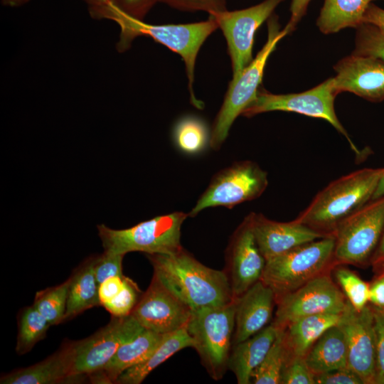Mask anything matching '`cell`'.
Masks as SVG:
<instances>
[{
  "instance_id": "7bdbcfd3",
  "label": "cell",
  "mask_w": 384,
  "mask_h": 384,
  "mask_svg": "<svg viewBox=\"0 0 384 384\" xmlns=\"http://www.w3.org/2000/svg\"><path fill=\"white\" fill-rule=\"evenodd\" d=\"M311 0H292L290 5V18L284 27V30L291 33L295 29L296 26L305 15Z\"/></svg>"
},
{
  "instance_id": "4fadbf2b",
  "label": "cell",
  "mask_w": 384,
  "mask_h": 384,
  "mask_svg": "<svg viewBox=\"0 0 384 384\" xmlns=\"http://www.w3.org/2000/svg\"><path fill=\"white\" fill-rule=\"evenodd\" d=\"M144 329L131 314L113 316L92 336L73 342V375L79 378L101 370L122 345Z\"/></svg>"
},
{
  "instance_id": "d4e9b609",
  "label": "cell",
  "mask_w": 384,
  "mask_h": 384,
  "mask_svg": "<svg viewBox=\"0 0 384 384\" xmlns=\"http://www.w3.org/2000/svg\"><path fill=\"white\" fill-rule=\"evenodd\" d=\"M193 340L186 326L165 334L160 343L144 361L124 371L114 383L140 384L153 370L172 355L183 348H193Z\"/></svg>"
},
{
  "instance_id": "5b68a950",
  "label": "cell",
  "mask_w": 384,
  "mask_h": 384,
  "mask_svg": "<svg viewBox=\"0 0 384 384\" xmlns=\"http://www.w3.org/2000/svg\"><path fill=\"white\" fill-rule=\"evenodd\" d=\"M267 26L268 36L265 44L238 78L231 80L229 83L210 130V147L213 149L220 148L235 120L255 99L268 58L275 50L278 42L288 34L284 29L280 30L276 15L268 18Z\"/></svg>"
},
{
  "instance_id": "2e32d148",
  "label": "cell",
  "mask_w": 384,
  "mask_h": 384,
  "mask_svg": "<svg viewBox=\"0 0 384 384\" xmlns=\"http://www.w3.org/2000/svg\"><path fill=\"white\" fill-rule=\"evenodd\" d=\"M192 310L153 275L131 315L144 329L165 334L186 325Z\"/></svg>"
},
{
  "instance_id": "7a4b0ae2",
  "label": "cell",
  "mask_w": 384,
  "mask_h": 384,
  "mask_svg": "<svg viewBox=\"0 0 384 384\" xmlns=\"http://www.w3.org/2000/svg\"><path fill=\"white\" fill-rule=\"evenodd\" d=\"M383 172L384 168H365L333 181L294 220L334 237L339 224L372 199Z\"/></svg>"
},
{
  "instance_id": "ac0fdd59",
  "label": "cell",
  "mask_w": 384,
  "mask_h": 384,
  "mask_svg": "<svg viewBox=\"0 0 384 384\" xmlns=\"http://www.w3.org/2000/svg\"><path fill=\"white\" fill-rule=\"evenodd\" d=\"M253 230L259 249L266 260L299 245L328 237L295 220L278 222L254 212Z\"/></svg>"
},
{
  "instance_id": "30bf717a",
  "label": "cell",
  "mask_w": 384,
  "mask_h": 384,
  "mask_svg": "<svg viewBox=\"0 0 384 384\" xmlns=\"http://www.w3.org/2000/svg\"><path fill=\"white\" fill-rule=\"evenodd\" d=\"M337 95L334 88L332 78L299 93L277 95L265 89H259L254 101L241 115L252 117L263 112L284 111L324 119L348 139L356 156H360L361 153L350 139L336 114L334 101Z\"/></svg>"
},
{
  "instance_id": "f1b7e54d",
  "label": "cell",
  "mask_w": 384,
  "mask_h": 384,
  "mask_svg": "<svg viewBox=\"0 0 384 384\" xmlns=\"http://www.w3.org/2000/svg\"><path fill=\"white\" fill-rule=\"evenodd\" d=\"M50 326V323L33 305L25 308L18 322L16 352L23 354L29 351L44 338Z\"/></svg>"
},
{
  "instance_id": "d6986e66",
  "label": "cell",
  "mask_w": 384,
  "mask_h": 384,
  "mask_svg": "<svg viewBox=\"0 0 384 384\" xmlns=\"http://www.w3.org/2000/svg\"><path fill=\"white\" fill-rule=\"evenodd\" d=\"M235 300L233 343L258 333L270 322L276 304L273 290L261 279Z\"/></svg>"
},
{
  "instance_id": "e575fe53",
  "label": "cell",
  "mask_w": 384,
  "mask_h": 384,
  "mask_svg": "<svg viewBox=\"0 0 384 384\" xmlns=\"http://www.w3.org/2000/svg\"><path fill=\"white\" fill-rule=\"evenodd\" d=\"M139 289L129 278L124 277V287L111 301L102 305L113 316H125L131 314L137 303Z\"/></svg>"
},
{
  "instance_id": "60d3db41",
  "label": "cell",
  "mask_w": 384,
  "mask_h": 384,
  "mask_svg": "<svg viewBox=\"0 0 384 384\" xmlns=\"http://www.w3.org/2000/svg\"><path fill=\"white\" fill-rule=\"evenodd\" d=\"M124 277H112L99 284L98 294L101 306L111 301L123 289Z\"/></svg>"
},
{
  "instance_id": "d6a6232c",
  "label": "cell",
  "mask_w": 384,
  "mask_h": 384,
  "mask_svg": "<svg viewBox=\"0 0 384 384\" xmlns=\"http://www.w3.org/2000/svg\"><path fill=\"white\" fill-rule=\"evenodd\" d=\"M157 2V0H109L107 6L95 12L91 17L97 20H109L112 16L120 15L143 21Z\"/></svg>"
},
{
  "instance_id": "7c38bea8",
  "label": "cell",
  "mask_w": 384,
  "mask_h": 384,
  "mask_svg": "<svg viewBox=\"0 0 384 384\" xmlns=\"http://www.w3.org/2000/svg\"><path fill=\"white\" fill-rule=\"evenodd\" d=\"M284 1L265 0L246 9L209 14L215 20L226 40L232 65V80L238 78L252 61V47L257 30Z\"/></svg>"
},
{
  "instance_id": "681fc988",
  "label": "cell",
  "mask_w": 384,
  "mask_h": 384,
  "mask_svg": "<svg viewBox=\"0 0 384 384\" xmlns=\"http://www.w3.org/2000/svg\"><path fill=\"white\" fill-rule=\"evenodd\" d=\"M373 268L374 272H375L376 274L384 272V262Z\"/></svg>"
},
{
  "instance_id": "277c9868",
  "label": "cell",
  "mask_w": 384,
  "mask_h": 384,
  "mask_svg": "<svg viewBox=\"0 0 384 384\" xmlns=\"http://www.w3.org/2000/svg\"><path fill=\"white\" fill-rule=\"evenodd\" d=\"M334 248V236L299 245L266 260L261 280L273 290L275 299L292 292L338 265Z\"/></svg>"
},
{
  "instance_id": "52a82bcc",
  "label": "cell",
  "mask_w": 384,
  "mask_h": 384,
  "mask_svg": "<svg viewBox=\"0 0 384 384\" xmlns=\"http://www.w3.org/2000/svg\"><path fill=\"white\" fill-rule=\"evenodd\" d=\"M235 315L234 299L223 306L192 311L186 325L203 365L216 380L223 375L228 367Z\"/></svg>"
},
{
  "instance_id": "7402d4cb",
  "label": "cell",
  "mask_w": 384,
  "mask_h": 384,
  "mask_svg": "<svg viewBox=\"0 0 384 384\" xmlns=\"http://www.w3.org/2000/svg\"><path fill=\"white\" fill-rule=\"evenodd\" d=\"M279 331V328L272 323L246 340L234 344L228 368L235 374L238 383H250L253 371L265 358Z\"/></svg>"
},
{
  "instance_id": "e0dca14e",
  "label": "cell",
  "mask_w": 384,
  "mask_h": 384,
  "mask_svg": "<svg viewBox=\"0 0 384 384\" xmlns=\"http://www.w3.org/2000/svg\"><path fill=\"white\" fill-rule=\"evenodd\" d=\"M332 78L337 94L352 92L370 102L384 100V61L352 53L340 60Z\"/></svg>"
},
{
  "instance_id": "ee69618b",
  "label": "cell",
  "mask_w": 384,
  "mask_h": 384,
  "mask_svg": "<svg viewBox=\"0 0 384 384\" xmlns=\"http://www.w3.org/2000/svg\"><path fill=\"white\" fill-rule=\"evenodd\" d=\"M363 21L376 26L384 33V9L370 3L364 14Z\"/></svg>"
},
{
  "instance_id": "cb8c5ba5",
  "label": "cell",
  "mask_w": 384,
  "mask_h": 384,
  "mask_svg": "<svg viewBox=\"0 0 384 384\" xmlns=\"http://www.w3.org/2000/svg\"><path fill=\"white\" fill-rule=\"evenodd\" d=\"M314 375L348 367L344 334L337 324L326 330L304 357Z\"/></svg>"
},
{
  "instance_id": "9c48e42d",
  "label": "cell",
  "mask_w": 384,
  "mask_h": 384,
  "mask_svg": "<svg viewBox=\"0 0 384 384\" xmlns=\"http://www.w3.org/2000/svg\"><path fill=\"white\" fill-rule=\"evenodd\" d=\"M268 186L267 173L257 163L245 160L218 171L188 213L194 217L212 207L232 209L259 198Z\"/></svg>"
},
{
  "instance_id": "484cf974",
  "label": "cell",
  "mask_w": 384,
  "mask_h": 384,
  "mask_svg": "<svg viewBox=\"0 0 384 384\" xmlns=\"http://www.w3.org/2000/svg\"><path fill=\"white\" fill-rule=\"evenodd\" d=\"M98 287L94 270V257H92L76 269L70 278L64 321L90 308L101 305Z\"/></svg>"
},
{
  "instance_id": "c3c4849f",
  "label": "cell",
  "mask_w": 384,
  "mask_h": 384,
  "mask_svg": "<svg viewBox=\"0 0 384 384\" xmlns=\"http://www.w3.org/2000/svg\"><path fill=\"white\" fill-rule=\"evenodd\" d=\"M383 196H384V172L379 181V183L373 196L372 199H375Z\"/></svg>"
},
{
  "instance_id": "1f68e13d",
  "label": "cell",
  "mask_w": 384,
  "mask_h": 384,
  "mask_svg": "<svg viewBox=\"0 0 384 384\" xmlns=\"http://www.w3.org/2000/svg\"><path fill=\"white\" fill-rule=\"evenodd\" d=\"M336 284L347 300L357 311L364 309L369 302L370 284L353 270L337 265L331 270Z\"/></svg>"
},
{
  "instance_id": "44dd1931",
  "label": "cell",
  "mask_w": 384,
  "mask_h": 384,
  "mask_svg": "<svg viewBox=\"0 0 384 384\" xmlns=\"http://www.w3.org/2000/svg\"><path fill=\"white\" fill-rule=\"evenodd\" d=\"M164 334L144 329L122 345L104 368L89 376L95 383H115L126 370L144 361L160 343Z\"/></svg>"
},
{
  "instance_id": "ab89813d",
  "label": "cell",
  "mask_w": 384,
  "mask_h": 384,
  "mask_svg": "<svg viewBox=\"0 0 384 384\" xmlns=\"http://www.w3.org/2000/svg\"><path fill=\"white\" fill-rule=\"evenodd\" d=\"M315 384H363L361 378L349 368L315 375Z\"/></svg>"
},
{
  "instance_id": "9a60e30c",
  "label": "cell",
  "mask_w": 384,
  "mask_h": 384,
  "mask_svg": "<svg viewBox=\"0 0 384 384\" xmlns=\"http://www.w3.org/2000/svg\"><path fill=\"white\" fill-rule=\"evenodd\" d=\"M338 325L346 341L348 367L363 384H375V335L371 306L357 311L348 302Z\"/></svg>"
},
{
  "instance_id": "ba28073f",
  "label": "cell",
  "mask_w": 384,
  "mask_h": 384,
  "mask_svg": "<svg viewBox=\"0 0 384 384\" xmlns=\"http://www.w3.org/2000/svg\"><path fill=\"white\" fill-rule=\"evenodd\" d=\"M383 231L384 196L371 199L339 224L334 234L336 262L370 264Z\"/></svg>"
},
{
  "instance_id": "7dc6e473",
  "label": "cell",
  "mask_w": 384,
  "mask_h": 384,
  "mask_svg": "<svg viewBox=\"0 0 384 384\" xmlns=\"http://www.w3.org/2000/svg\"><path fill=\"white\" fill-rule=\"evenodd\" d=\"M31 0H1V2L6 6L18 7L28 3Z\"/></svg>"
},
{
  "instance_id": "ffe728a7",
  "label": "cell",
  "mask_w": 384,
  "mask_h": 384,
  "mask_svg": "<svg viewBox=\"0 0 384 384\" xmlns=\"http://www.w3.org/2000/svg\"><path fill=\"white\" fill-rule=\"evenodd\" d=\"M73 342L40 363L2 376L1 384H55L78 381L73 375Z\"/></svg>"
},
{
  "instance_id": "3957f363",
  "label": "cell",
  "mask_w": 384,
  "mask_h": 384,
  "mask_svg": "<svg viewBox=\"0 0 384 384\" xmlns=\"http://www.w3.org/2000/svg\"><path fill=\"white\" fill-rule=\"evenodd\" d=\"M110 21L117 23L120 28L119 41L116 49L119 53L128 50L133 41L139 36L150 37L176 53L182 58L188 80V90L191 103L197 108L203 107L193 92L194 71L199 50L208 37L218 28L215 20L210 16L204 21L154 25L120 15L112 16Z\"/></svg>"
},
{
  "instance_id": "f35d334b",
  "label": "cell",
  "mask_w": 384,
  "mask_h": 384,
  "mask_svg": "<svg viewBox=\"0 0 384 384\" xmlns=\"http://www.w3.org/2000/svg\"><path fill=\"white\" fill-rule=\"evenodd\" d=\"M157 1L184 11H203L210 14L227 10L226 0H157Z\"/></svg>"
},
{
  "instance_id": "8d00e7d4",
  "label": "cell",
  "mask_w": 384,
  "mask_h": 384,
  "mask_svg": "<svg viewBox=\"0 0 384 384\" xmlns=\"http://www.w3.org/2000/svg\"><path fill=\"white\" fill-rule=\"evenodd\" d=\"M124 255L104 252L94 257V270L98 284L105 279L114 277H123L122 260Z\"/></svg>"
},
{
  "instance_id": "4316f807",
  "label": "cell",
  "mask_w": 384,
  "mask_h": 384,
  "mask_svg": "<svg viewBox=\"0 0 384 384\" xmlns=\"http://www.w3.org/2000/svg\"><path fill=\"white\" fill-rule=\"evenodd\" d=\"M375 0H324L316 26L324 34L346 28H356L363 23L364 14Z\"/></svg>"
},
{
  "instance_id": "74e56055",
  "label": "cell",
  "mask_w": 384,
  "mask_h": 384,
  "mask_svg": "<svg viewBox=\"0 0 384 384\" xmlns=\"http://www.w3.org/2000/svg\"><path fill=\"white\" fill-rule=\"evenodd\" d=\"M370 306L375 335V384H384V310Z\"/></svg>"
},
{
  "instance_id": "b9f144b4",
  "label": "cell",
  "mask_w": 384,
  "mask_h": 384,
  "mask_svg": "<svg viewBox=\"0 0 384 384\" xmlns=\"http://www.w3.org/2000/svg\"><path fill=\"white\" fill-rule=\"evenodd\" d=\"M369 302L372 306L384 310V272L378 273L370 284Z\"/></svg>"
},
{
  "instance_id": "d590c367",
  "label": "cell",
  "mask_w": 384,
  "mask_h": 384,
  "mask_svg": "<svg viewBox=\"0 0 384 384\" xmlns=\"http://www.w3.org/2000/svg\"><path fill=\"white\" fill-rule=\"evenodd\" d=\"M314 373L302 357H287L279 384H315Z\"/></svg>"
},
{
  "instance_id": "bcb514c9",
  "label": "cell",
  "mask_w": 384,
  "mask_h": 384,
  "mask_svg": "<svg viewBox=\"0 0 384 384\" xmlns=\"http://www.w3.org/2000/svg\"><path fill=\"white\" fill-rule=\"evenodd\" d=\"M87 6L88 11L90 16L107 6L109 0H82Z\"/></svg>"
},
{
  "instance_id": "83f0119b",
  "label": "cell",
  "mask_w": 384,
  "mask_h": 384,
  "mask_svg": "<svg viewBox=\"0 0 384 384\" xmlns=\"http://www.w3.org/2000/svg\"><path fill=\"white\" fill-rule=\"evenodd\" d=\"M172 138L181 152L187 155H196L210 146V131L201 117L186 115L174 124Z\"/></svg>"
},
{
  "instance_id": "4dcf8cb0",
  "label": "cell",
  "mask_w": 384,
  "mask_h": 384,
  "mask_svg": "<svg viewBox=\"0 0 384 384\" xmlns=\"http://www.w3.org/2000/svg\"><path fill=\"white\" fill-rule=\"evenodd\" d=\"M70 278L65 282L38 291L36 294L33 306L47 319L50 325L64 321Z\"/></svg>"
},
{
  "instance_id": "836d02e7",
  "label": "cell",
  "mask_w": 384,
  "mask_h": 384,
  "mask_svg": "<svg viewBox=\"0 0 384 384\" xmlns=\"http://www.w3.org/2000/svg\"><path fill=\"white\" fill-rule=\"evenodd\" d=\"M354 54L371 56L384 61V33L363 23L356 28Z\"/></svg>"
},
{
  "instance_id": "f6af8a7d",
  "label": "cell",
  "mask_w": 384,
  "mask_h": 384,
  "mask_svg": "<svg viewBox=\"0 0 384 384\" xmlns=\"http://www.w3.org/2000/svg\"><path fill=\"white\" fill-rule=\"evenodd\" d=\"M384 262V231L379 245L371 259L370 265L373 267Z\"/></svg>"
},
{
  "instance_id": "603a6c76",
  "label": "cell",
  "mask_w": 384,
  "mask_h": 384,
  "mask_svg": "<svg viewBox=\"0 0 384 384\" xmlns=\"http://www.w3.org/2000/svg\"><path fill=\"white\" fill-rule=\"evenodd\" d=\"M341 314H315L298 319L283 329L287 357L304 358L329 328L338 324Z\"/></svg>"
},
{
  "instance_id": "8fae6325",
  "label": "cell",
  "mask_w": 384,
  "mask_h": 384,
  "mask_svg": "<svg viewBox=\"0 0 384 384\" xmlns=\"http://www.w3.org/2000/svg\"><path fill=\"white\" fill-rule=\"evenodd\" d=\"M321 274L296 290L275 299L273 324L279 329L302 317L324 314H341L348 301L331 276Z\"/></svg>"
},
{
  "instance_id": "5bb4252c",
  "label": "cell",
  "mask_w": 384,
  "mask_h": 384,
  "mask_svg": "<svg viewBox=\"0 0 384 384\" xmlns=\"http://www.w3.org/2000/svg\"><path fill=\"white\" fill-rule=\"evenodd\" d=\"M227 275L233 299L262 278L266 260L253 230V212L247 214L233 233L226 250Z\"/></svg>"
},
{
  "instance_id": "f546056e",
  "label": "cell",
  "mask_w": 384,
  "mask_h": 384,
  "mask_svg": "<svg viewBox=\"0 0 384 384\" xmlns=\"http://www.w3.org/2000/svg\"><path fill=\"white\" fill-rule=\"evenodd\" d=\"M287 353L283 338V329L278 334L262 363L252 374L255 384H279Z\"/></svg>"
},
{
  "instance_id": "8992f818",
  "label": "cell",
  "mask_w": 384,
  "mask_h": 384,
  "mask_svg": "<svg viewBox=\"0 0 384 384\" xmlns=\"http://www.w3.org/2000/svg\"><path fill=\"white\" fill-rule=\"evenodd\" d=\"M188 213L176 211L142 221L131 228L114 230L97 225L104 252L125 255L129 252L172 254L182 248L181 226Z\"/></svg>"
},
{
  "instance_id": "6da1fadb",
  "label": "cell",
  "mask_w": 384,
  "mask_h": 384,
  "mask_svg": "<svg viewBox=\"0 0 384 384\" xmlns=\"http://www.w3.org/2000/svg\"><path fill=\"white\" fill-rule=\"evenodd\" d=\"M154 275L192 311L225 305L234 299L225 272L210 268L183 247L148 255Z\"/></svg>"
}]
</instances>
